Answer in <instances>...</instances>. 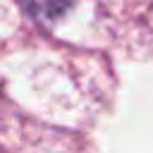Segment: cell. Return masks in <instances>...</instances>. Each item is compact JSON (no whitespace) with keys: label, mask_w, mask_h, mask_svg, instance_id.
I'll return each instance as SVG.
<instances>
[{"label":"cell","mask_w":153,"mask_h":153,"mask_svg":"<svg viewBox=\"0 0 153 153\" xmlns=\"http://www.w3.org/2000/svg\"><path fill=\"white\" fill-rule=\"evenodd\" d=\"M19 7L41 26L57 24L74 5V0H17Z\"/></svg>","instance_id":"cell-1"}]
</instances>
